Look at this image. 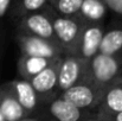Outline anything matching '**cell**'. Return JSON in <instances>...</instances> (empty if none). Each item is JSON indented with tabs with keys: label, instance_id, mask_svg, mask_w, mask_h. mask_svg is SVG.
Returning <instances> with one entry per match:
<instances>
[{
	"label": "cell",
	"instance_id": "cell-1",
	"mask_svg": "<svg viewBox=\"0 0 122 121\" xmlns=\"http://www.w3.org/2000/svg\"><path fill=\"white\" fill-rule=\"evenodd\" d=\"M122 76V57L98 52L88 61L84 80L104 89L113 81Z\"/></svg>",
	"mask_w": 122,
	"mask_h": 121
},
{
	"label": "cell",
	"instance_id": "cell-2",
	"mask_svg": "<svg viewBox=\"0 0 122 121\" xmlns=\"http://www.w3.org/2000/svg\"><path fill=\"white\" fill-rule=\"evenodd\" d=\"M83 25L84 21L78 16L65 17L53 12L52 26L55 42L61 47L63 55H74Z\"/></svg>",
	"mask_w": 122,
	"mask_h": 121
},
{
	"label": "cell",
	"instance_id": "cell-3",
	"mask_svg": "<svg viewBox=\"0 0 122 121\" xmlns=\"http://www.w3.org/2000/svg\"><path fill=\"white\" fill-rule=\"evenodd\" d=\"M102 94L103 89L96 87L89 81L83 80L59 95L74 106H76L77 108L95 113L96 108L100 105Z\"/></svg>",
	"mask_w": 122,
	"mask_h": 121
},
{
	"label": "cell",
	"instance_id": "cell-4",
	"mask_svg": "<svg viewBox=\"0 0 122 121\" xmlns=\"http://www.w3.org/2000/svg\"><path fill=\"white\" fill-rule=\"evenodd\" d=\"M52 14L53 11L50 6L46 8L26 14L19 18L17 21V32H23L26 35L41 37L47 40H53V26H52Z\"/></svg>",
	"mask_w": 122,
	"mask_h": 121
},
{
	"label": "cell",
	"instance_id": "cell-5",
	"mask_svg": "<svg viewBox=\"0 0 122 121\" xmlns=\"http://www.w3.org/2000/svg\"><path fill=\"white\" fill-rule=\"evenodd\" d=\"M89 114L58 95L41 105L38 115L43 121H83Z\"/></svg>",
	"mask_w": 122,
	"mask_h": 121
},
{
	"label": "cell",
	"instance_id": "cell-6",
	"mask_svg": "<svg viewBox=\"0 0 122 121\" xmlns=\"http://www.w3.org/2000/svg\"><path fill=\"white\" fill-rule=\"evenodd\" d=\"M15 42L19 47L20 56H33L50 59L63 56L61 47L53 40H47L23 32H15Z\"/></svg>",
	"mask_w": 122,
	"mask_h": 121
},
{
	"label": "cell",
	"instance_id": "cell-7",
	"mask_svg": "<svg viewBox=\"0 0 122 121\" xmlns=\"http://www.w3.org/2000/svg\"><path fill=\"white\" fill-rule=\"evenodd\" d=\"M88 61L74 55H63L58 67V94L85 79Z\"/></svg>",
	"mask_w": 122,
	"mask_h": 121
},
{
	"label": "cell",
	"instance_id": "cell-8",
	"mask_svg": "<svg viewBox=\"0 0 122 121\" xmlns=\"http://www.w3.org/2000/svg\"><path fill=\"white\" fill-rule=\"evenodd\" d=\"M104 30L103 23H84L74 56L90 61L95 55H97L100 52V45Z\"/></svg>",
	"mask_w": 122,
	"mask_h": 121
},
{
	"label": "cell",
	"instance_id": "cell-9",
	"mask_svg": "<svg viewBox=\"0 0 122 121\" xmlns=\"http://www.w3.org/2000/svg\"><path fill=\"white\" fill-rule=\"evenodd\" d=\"M61 57H58L52 64H50L47 68L41 70L37 75H35L32 79H30V83L32 84L33 89L36 90L41 105L50 101L51 99L58 96V67L61 62Z\"/></svg>",
	"mask_w": 122,
	"mask_h": 121
},
{
	"label": "cell",
	"instance_id": "cell-10",
	"mask_svg": "<svg viewBox=\"0 0 122 121\" xmlns=\"http://www.w3.org/2000/svg\"><path fill=\"white\" fill-rule=\"evenodd\" d=\"M15 100L24 108L27 115H38L41 108V102L29 80L13 79L6 82Z\"/></svg>",
	"mask_w": 122,
	"mask_h": 121
},
{
	"label": "cell",
	"instance_id": "cell-11",
	"mask_svg": "<svg viewBox=\"0 0 122 121\" xmlns=\"http://www.w3.org/2000/svg\"><path fill=\"white\" fill-rule=\"evenodd\" d=\"M122 112V76L103 89V94L95 114L98 118L109 116Z\"/></svg>",
	"mask_w": 122,
	"mask_h": 121
},
{
	"label": "cell",
	"instance_id": "cell-12",
	"mask_svg": "<svg viewBox=\"0 0 122 121\" xmlns=\"http://www.w3.org/2000/svg\"><path fill=\"white\" fill-rule=\"evenodd\" d=\"M0 112L6 121H17L30 116L15 100L6 82L0 85Z\"/></svg>",
	"mask_w": 122,
	"mask_h": 121
},
{
	"label": "cell",
	"instance_id": "cell-13",
	"mask_svg": "<svg viewBox=\"0 0 122 121\" xmlns=\"http://www.w3.org/2000/svg\"><path fill=\"white\" fill-rule=\"evenodd\" d=\"M58 58V57H57ZM57 58H43V57H33V56H19L17 62V70L20 79L30 80L41 70L52 64Z\"/></svg>",
	"mask_w": 122,
	"mask_h": 121
},
{
	"label": "cell",
	"instance_id": "cell-14",
	"mask_svg": "<svg viewBox=\"0 0 122 121\" xmlns=\"http://www.w3.org/2000/svg\"><path fill=\"white\" fill-rule=\"evenodd\" d=\"M100 52L112 56L122 57V26H113L104 30L100 45Z\"/></svg>",
	"mask_w": 122,
	"mask_h": 121
},
{
	"label": "cell",
	"instance_id": "cell-15",
	"mask_svg": "<svg viewBox=\"0 0 122 121\" xmlns=\"http://www.w3.org/2000/svg\"><path fill=\"white\" fill-rule=\"evenodd\" d=\"M107 12L102 0H83L77 16L84 23H103Z\"/></svg>",
	"mask_w": 122,
	"mask_h": 121
},
{
	"label": "cell",
	"instance_id": "cell-16",
	"mask_svg": "<svg viewBox=\"0 0 122 121\" xmlns=\"http://www.w3.org/2000/svg\"><path fill=\"white\" fill-rule=\"evenodd\" d=\"M49 6V0H13L11 14L17 20L26 14L38 12Z\"/></svg>",
	"mask_w": 122,
	"mask_h": 121
},
{
	"label": "cell",
	"instance_id": "cell-17",
	"mask_svg": "<svg viewBox=\"0 0 122 121\" xmlns=\"http://www.w3.org/2000/svg\"><path fill=\"white\" fill-rule=\"evenodd\" d=\"M83 0H49V6L55 13L65 17L77 16Z\"/></svg>",
	"mask_w": 122,
	"mask_h": 121
},
{
	"label": "cell",
	"instance_id": "cell-18",
	"mask_svg": "<svg viewBox=\"0 0 122 121\" xmlns=\"http://www.w3.org/2000/svg\"><path fill=\"white\" fill-rule=\"evenodd\" d=\"M107 10L113 12L115 16L122 17V0H102Z\"/></svg>",
	"mask_w": 122,
	"mask_h": 121
},
{
	"label": "cell",
	"instance_id": "cell-19",
	"mask_svg": "<svg viewBox=\"0 0 122 121\" xmlns=\"http://www.w3.org/2000/svg\"><path fill=\"white\" fill-rule=\"evenodd\" d=\"M13 0H0V19L4 18L12 7Z\"/></svg>",
	"mask_w": 122,
	"mask_h": 121
},
{
	"label": "cell",
	"instance_id": "cell-20",
	"mask_svg": "<svg viewBox=\"0 0 122 121\" xmlns=\"http://www.w3.org/2000/svg\"><path fill=\"white\" fill-rule=\"evenodd\" d=\"M102 121H122V112L109 115V116H104V118H100Z\"/></svg>",
	"mask_w": 122,
	"mask_h": 121
},
{
	"label": "cell",
	"instance_id": "cell-21",
	"mask_svg": "<svg viewBox=\"0 0 122 121\" xmlns=\"http://www.w3.org/2000/svg\"><path fill=\"white\" fill-rule=\"evenodd\" d=\"M17 121H41V118L39 115H31V116H25V118Z\"/></svg>",
	"mask_w": 122,
	"mask_h": 121
},
{
	"label": "cell",
	"instance_id": "cell-22",
	"mask_svg": "<svg viewBox=\"0 0 122 121\" xmlns=\"http://www.w3.org/2000/svg\"><path fill=\"white\" fill-rule=\"evenodd\" d=\"M83 121H102V120H101L95 113H91V114H89Z\"/></svg>",
	"mask_w": 122,
	"mask_h": 121
},
{
	"label": "cell",
	"instance_id": "cell-23",
	"mask_svg": "<svg viewBox=\"0 0 122 121\" xmlns=\"http://www.w3.org/2000/svg\"><path fill=\"white\" fill-rule=\"evenodd\" d=\"M0 121H6V120H5V118L2 116V114H1V112H0Z\"/></svg>",
	"mask_w": 122,
	"mask_h": 121
},
{
	"label": "cell",
	"instance_id": "cell-24",
	"mask_svg": "<svg viewBox=\"0 0 122 121\" xmlns=\"http://www.w3.org/2000/svg\"><path fill=\"white\" fill-rule=\"evenodd\" d=\"M41 121H43V120H41Z\"/></svg>",
	"mask_w": 122,
	"mask_h": 121
}]
</instances>
